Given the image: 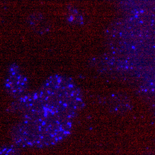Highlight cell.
I'll return each instance as SVG.
<instances>
[{
    "mask_svg": "<svg viewBox=\"0 0 155 155\" xmlns=\"http://www.w3.org/2000/svg\"><path fill=\"white\" fill-rule=\"evenodd\" d=\"M84 104L82 93L71 78L52 75L38 90L12 102L8 111L18 116L10 131L12 142L29 149L60 144L71 134Z\"/></svg>",
    "mask_w": 155,
    "mask_h": 155,
    "instance_id": "obj_1",
    "label": "cell"
},
{
    "mask_svg": "<svg viewBox=\"0 0 155 155\" xmlns=\"http://www.w3.org/2000/svg\"><path fill=\"white\" fill-rule=\"evenodd\" d=\"M5 89L13 99H17L28 93V78L23 74L16 63L11 64L8 68V74L4 83Z\"/></svg>",
    "mask_w": 155,
    "mask_h": 155,
    "instance_id": "obj_2",
    "label": "cell"
},
{
    "mask_svg": "<svg viewBox=\"0 0 155 155\" xmlns=\"http://www.w3.org/2000/svg\"><path fill=\"white\" fill-rule=\"evenodd\" d=\"M21 148L14 143L0 147V155H20Z\"/></svg>",
    "mask_w": 155,
    "mask_h": 155,
    "instance_id": "obj_3",
    "label": "cell"
}]
</instances>
